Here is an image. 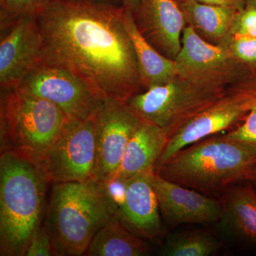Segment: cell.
<instances>
[{
    "instance_id": "cell-20",
    "label": "cell",
    "mask_w": 256,
    "mask_h": 256,
    "mask_svg": "<svg viewBox=\"0 0 256 256\" xmlns=\"http://www.w3.org/2000/svg\"><path fill=\"white\" fill-rule=\"evenodd\" d=\"M149 254L146 240L132 234L114 216L96 234L84 256H143Z\"/></svg>"
},
{
    "instance_id": "cell-31",
    "label": "cell",
    "mask_w": 256,
    "mask_h": 256,
    "mask_svg": "<svg viewBox=\"0 0 256 256\" xmlns=\"http://www.w3.org/2000/svg\"><path fill=\"white\" fill-rule=\"evenodd\" d=\"M246 4L256 8V0H246Z\"/></svg>"
},
{
    "instance_id": "cell-24",
    "label": "cell",
    "mask_w": 256,
    "mask_h": 256,
    "mask_svg": "<svg viewBox=\"0 0 256 256\" xmlns=\"http://www.w3.org/2000/svg\"><path fill=\"white\" fill-rule=\"evenodd\" d=\"M225 47L256 75V38L232 35Z\"/></svg>"
},
{
    "instance_id": "cell-22",
    "label": "cell",
    "mask_w": 256,
    "mask_h": 256,
    "mask_svg": "<svg viewBox=\"0 0 256 256\" xmlns=\"http://www.w3.org/2000/svg\"><path fill=\"white\" fill-rule=\"evenodd\" d=\"M52 0H0L1 30L18 18L36 16Z\"/></svg>"
},
{
    "instance_id": "cell-12",
    "label": "cell",
    "mask_w": 256,
    "mask_h": 256,
    "mask_svg": "<svg viewBox=\"0 0 256 256\" xmlns=\"http://www.w3.org/2000/svg\"><path fill=\"white\" fill-rule=\"evenodd\" d=\"M1 32L0 85L1 88H16L40 58L41 34L36 16L18 18Z\"/></svg>"
},
{
    "instance_id": "cell-23",
    "label": "cell",
    "mask_w": 256,
    "mask_h": 256,
    "mask_svg": "<svg viewBox=\"0 0 256 256\" xmlns=\"http://www.w3.org/2000/svg\"><path fill=\"white\" fill-rule=\"evenodd\" d=\"M127 180L117 174L111 175L101 181H97L112 214L116 216L126 200Z\"/></svg>"
},
{
    "instance_id": "cell-15",
    "label": "cell",
    "mask_w": 256,
    "mask_h": 256,
    "mask_svg": "<svg viewBox=\"0 0 256 256\" xmlns=\"http://www.w3.org/2000/svg\"><path fill=\"white\" fill-rule=\"evenodd\" d=\"M153 172L128 180L126 200L116 216L140 238L158 240L164 232L159 202L152 181Z\"/></svg>"
},
{
    "instance_id": "cell-3",
    "label": "cell",
    "mask_w": 256,
    "mask_h": 256,
    "mask_svg": "<svg viewBox=\"0 0 256 256\" xmlns=\"http://www.w3.org/2000/svg\"><path fill=\"white\" fill-rule=\"evenodd\" d=\"M154 172L202 193H216L242 180H256V154L225 134L212 136L178 151Z\"/></svg>"
},
{
    "instance_id": "cell-26",
    "label": "cell",
    "mask_w": 256,
    "mask_h": 256,
    "mask_svg": "<svg viewBox=\"0 0 256 256\" xmlns=\"http://www.w3.org/2000/svg\"><path fill=\"white\" fill-rule=\"evenodd\" d=\"M25 256H58L43 223L32 236Z\"/></svg>"
},
{
    "instance_id": "cell-4",
    "label": "cell",
    "mask_w": 256,
    "mask_h": 256,
    "mask_svg": "<svg viewBox=\"0 0 256 256\" xmlns=\"http://www.w3.org/2000/svg\"><path fill=\"white\" fill-rule=\"evenodd\" d=\"M114 216L96 180L54 183L43 224L58 256H80Z\"/></svg>"
},
{
    "instance_id": "cell-9",
    "label": "cell",
    "mask_w": 256,
    "mask_h": 256,
    "mask_svg": "<svg viewBox=\"0 0 256 256\" xmlns=\"http://www.w3.org/2000/svg\"><path fill=\"white\" fill-rule=\"evenodd\" d=\"M256 100V82L230 88L169 138L156 165L164 162L184 148L242 121Z\"/></svg>"
},
{
    "instance_id": "cell-8",
    "label": "cell",
    "mask_w": 256,
    "mask_h": 256,
    "mask_svg": "<svg viewBox=\"0 0 256 256\" xmlns=\"http://www.w3.org/2000/svg\"><path fill=\"white\" fill-rule=\"evenodd\" d=\"M98 111L85 120L69 119L42 159L50 183L95 180Z\"/></svg>"
},
{
    "instance_id": "cell-19",
    "label": "cell",
    "mask_w": 256,
    "mask_h": 256,
    "mask_svg": "<svg viewBox=\"0 0 256 256\" xmlns=\"http://www.w3.org/2000/svg\"><path fill=\"white\" fill-rule=\"evenodd\" d=\"M220 227L232 236L256 242V192L249 186L227 188L220 200Z\"/></svg>"
},
{
    "instance_id": "cell-11",
    "label": "cell",
    "mask_w": 256,
    "mask_h": 256,
    "mask_svg": "<svg viewBox=\"0 0 256 256\" xmlns=\"http://www.w3.org/2000/svg\"><path fill=\"white\" fill-rule=\"evenodd\" d=\"M142 122L126 102L104 100L97 118L96 181L116 174L130 140Z\"/></svg>"
},
{
    "instance_id": "cell-30",
    "label": "cell",
    "mask_w": 256,
    "mask_h": 256,
    "mask_svg": "<svg viewBox=\"0 0 256 256\" xmlns=\"http://www.w3.org/2000/svg\"><path fill=\"white\" fill-rule=\"evenodd\" d=\"M94 1L104 2H108L112 3V4H118V2H122V0H94Z\"/></svg>"
},
{
    "instance_id": "cell-17",
    "label": "cell",
    "mask_w": 256,
    "mask_h": 256,
    "mask_svg": "<svg viewBox=\"0 0 256 256\" xmlns=\"http://www.w3.org/2000/svg\"><path fill=\"white\" fill-rule=\"evenodd\" d=\"M176 2L182 12L186 26H191L198 36L212 44L226 45L232 36V26L238 10L196 0Z\"/></svg>"
},
{
    "instance_id": "cell-16",
    "label": "cell",
    "mask_w": 256,
    "mask_h": 256,
    "mask_svg": "<svg viewBox=\"0 0 256 256\" xmlns=\"http://www.w3.org/2000/svg\"><path fill=\"white\" fill-rule=\"evenodd\" d=\"M168 140V134L159 126L142 120L130 140L114 174L128 180L154 171Z\"/></svg>"
},
{
    "instance_id": "cell-29",
    "label": "cell",
    "mask_w": 256,
    "mask_h": 256,
    "mask_svg": "<svg viewBox=\"0 0 256 256\" xmlns=\"http://www.w3.org/2000/svg\"><path fill=\"white\" fill-rule=\"evenodd\" d=\"M140 2V0H122V6L134 14L139 8Z\"/></svg>"
},
{
    "instance_id": "cell-18",
    "label": "cell",
    "mask_w": 256,
    "mask_h": 256,
    "mask_svg": "<svg viewBox=\"0 0 256 256\" xmlns=\"http://www.w3.org/2000/svg\"><path fill=\"white\" fill-rule=\"evenodd\" d=\"M124 24L136 50L144 90L168 84L178 76L174 60L160 53L138 28L132 12L126 9Z\"/></svg>"
},
{
    "instance_id": "cell-21",
    "label": "cell",
    "mask_w": 256,
    "mask_h": 256,
    "mask_svg": "<svg viewBox=\"0 0 256 256\" xmlns=\"http://www.w3.org/2000/svg\"><path fill=\"white\" fill-rule=\"evenodd\" d=\"M222 244L210 234L202 232H178L170 236L162 248L164 256H210L218 252Z\"/></svg>"
},
{
    "instance_id": "cell-14",
    "label": "cell",
    "mask_w": 256,
    "mask_h": 256,
    "mask_svg": "<svg viewBox=\"0 0 256 256\" xmlns=\"http://www.w3.org/2000/svg\"><path fill=\"white\" fill-rule=\"evenodd\" d=\"M134 18L144 38L160 53L174 60L186 26L176 0H140Z\"/></svg>"
},
{
    "instance_id": "cell-13",
    "label": "cell",
    "mask_w": 256,
    "mask_h": 256,
    "mask_svg": "<svg viewBox=\"0 0 256 256\" xmlns=\"http://www.w3.org/2000/svg\"><path fill=\"white\" fill-rule=\"evenodd\" d=\"M152 181L162 217L170 225L176 226L183 224H212L220 220L222 214L220 201L165 180L154 172Z\"/></svg>"
},
{
    "instance_id": "cell-5",
    "label": "cell",
    "mask_w": 256,
    "mask_h": 256,
    "mask_svg": "<svg viewBox=\"0 0 256 256\" xmlns=\"http://www.w3.org/2000/svg\"><path fill=\"white\" fill-rule=\"evenodd\" d=\"M69 118L53 102L18 88H1L0 150H18L43 159Z\"/></svg>"
},
{
    "instance_id": "cell-28",
    "label": "cell",
    "mask_w": 256,
    "mask_h": 256,
    "mask_svg": "<svg viewBox=\"0 0 256 256\" xmlns=\"http://www.w3.org/2000/svg\"><path fill=\"white\" fill-rule=\"evenodd\" d=\"M205 4L220 5V6H230L242 10L246 5V0H196Z\"/></svg>"
},
{
    "instance_id": "cell-6",
    "label": "cell",
    "mask_w": 256,
    "mask_h": 256,
    "mask_svg": "<svg viewBox=\"0 0 256 256\" xmlns=\"http://www.w3.org/2000/svg\"><path fill=\"white\" fill-rule=\"evenodd\" d=\"M230 89L204 86L178 76L168 84L132 96L126 102L140 118L159 126L170 138Z\"/></svg>"
},
{
    "instance_id": "cell-7",
    "label": "cell",
    "mask_w": 256,
    "mask_h": 256,
    "mask_svg": "<svg viewBox=\"0 0 256 256\" xmlns=\"http://www.w3.org/2000/svg\"><path fill=\"white\" fill-rule=\"evenodd\" d=\"M174 62L178 76L204 86L229 89L256 82V74L226 47L208 43L190 26L184 28Z\"/></svg>"
},
{
    "instance_id": "cell-27",
    "label": "cell",
    "mask_w": 256,
    "mask_h": 256,
    "mask_svg": "<svg viewBox=\"0 0 256 256\" xmlns=\"http://www.w3.org/2000/svg\"><path fill=\"white\" fill-rule=\"evenodd\" d=\"M232 35L256 38V8L250 5L239 10L234 18Z\"/></svg>"
},
{
    "instance_id": "cell-1",
    "label": "cell",
    "mask_w": 256,
    "mask_h": 256,
    "mask_svg": "<svg viewBox=\"0 0 256 256\" xmlns=\"http://www.w3.org/2000/svg\"><path fill=\"white\" fill-rule=\"evenodd\" d=\"M124 13L112 3L52 0L36 15L42 42L37 64L68 70L104 100L126 102L144 92Z\"/></svg>"
},
{
    "instance_id": "cell-2",
    "label": "cell",
    "mask_w": 256,
    "mask_h": 256,
    "mask_svg": "<svg viewBox=\"0 0 256 256\" xmlns=\"http://www.w3.org/2000/svg\"><path fill=\"white\" fill-rule=\"evenodd\" d=\"M50 178L42 160L18 150L0 156V256H25L43 223Z\"/></svg>"
},
{
    "instance_id": "cell-25",
    "label": "cell",
    "mask_w": 256,
    "mask_h": 256,
    "mask_svg": "<svg viewBox=\"0 0 256 256\" xmlns=\"http://www.w3.org/2000/svg\"><path fill=\"white\" fill-rule=\"evenodd\" d=\"M225 136L256 154V100L242 124Z\"/></svg>"
},
{
    "instance_id": "cell-10",
    "label": "cell",
    "mask_w": 256,
    "mask_h": 256,
    "mask_svg": "<svg viewBox=\"0 0 256 256\" xmlns=\"http://www.w3.org/2000/svg\"><path fill=\"white\" fill-rule=\"evenodd\" d=\"M16 88L53 102L69 119H87L105 100L74 74L46 64H36Z\"/></svg>"
}]
</instances>
